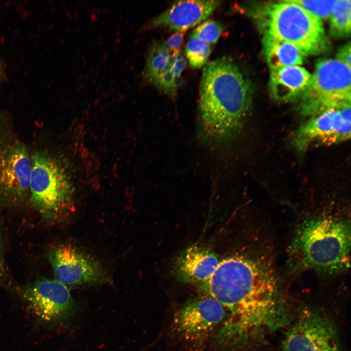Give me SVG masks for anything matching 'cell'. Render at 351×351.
<instances>
[{
  "instance_id": "cell-11",
  "label": "cell",
  "mask_w": 351,
  "mask_h": 351,
  "mask_svg": "<svg viewBox=\"0 0 351 351\" xmlns=\"http://www.w3.org/2000/svg\"><path fill=\"white\" fill-rule=\"evenodd\" d=\"M20 292L31 312L43 322H63L76 312L67 286L56 279H38L26 285Z\"/></svg>"
},
{
  "instance_id": "cell-18",
  "label": "cell",
  "mask_w": 351,
  "mask_h": 351,
  "mask_svg": "<svg viewBox=\"0 0 351 351\" xmlns=\"http://www.w3.org/2000/svg\"><path fill=\"white\" fill-rule=\"evenodd\" d=\"M350 0H336L330 16V33L336 39L347 38L351 31Z\"/></svg>"
},
{
  "instance_id": "cell-19",
  "label": "cell",
  "mask_w": 351,
  "mask_h": 351,
  "mask_svg": "<svg viewBox=\"0 0 351 351\" xmlns=\"http://www.w3.org/2000/svg\"><path fill=\"white\" fill-rule=\"evenodd\" d=\"M210 44L198 39L190 37L185 46V54L190 66L194 69L204 66L210 55Z\"/></svg>"
},
{
  "instance_id": "cell-24",
  "label": "cell",
  "mask_w": 351,
  "mask_h": 351,
  "mask_svg": "<svg viewBox=\"0 0 351 351\" xmlns=\"http://www.w3.org/2000/svg\"><path fill=\"white\" fill-rule=\"evenodd\" d=\"M3 237L2 227L0 218V281L5 274V265L3 255Z\"/></svg>"
},
{
  "instance_id": "cell-22",
  "label": "cell",
  "mask_w": 351,
  "mask_h": 351,
  "mask_svg": "<svg viewBox=\"0 0 351 351\" xmlns=\"http://www.w3.org/2000/svg\"><path fill=\"white\" fill-rule=\"evenodd\" d=\"M183 32H176L168 39L163 41L164 45L170 54L180 52V48L183 41Z\"/></svg>"
},
{
  "instance_id": "cell-2",
  "label": "cell",
  "mask_w": 351,
  "mask_h": 351,
  "mask_svg": "<svg viewBox=\"0 0 351 351\" xmlns=\"http://www.w3.org/2000/svg\"><path fill=\"white\" fill-rule=\"evenodd\" d=\"M199 89L200 139L210 145L230 142L240 133L249 111L251 82L232 59L223 57L204 68Z\"/></svg>"
},
{
  "instance_id": "cell-23",
  "label": "cell",
  "mask_w": 351,
  "mask_h": 351,
  "mask_svg": "<svg viewBox=\"0 0 351 351\" xmlns=\"http://www.w3.org/2000/svg\"><path fill=\"white\" fill-rule=\"evenodd\" d=\"M351 43L349 42L339 48L336 56V59L343 62L350 68L351 59Z\"/></svg>"
},
{
  "instance_id": "cell-6",
  "label": "cell",
  "mask_w": 351,
  "mask_h": 351,
  "mask_svg": "<svg viewBox=\"0 0 351 351\" xmlns=\"http://www.w3.org/2000/svg\"><path fill=\"white\" fill-rule=\"evenodd\" d=\"M226 316L224 306L208 295L191 300L175 312L170 337L184 351H202Z\"/></svg>"
},
{
  "instance_id": "cell-14",
  "label": "cell",
  "mask_w": 351,
  "mask_h": 351,
  "mask_svg": "<svg viewBox=\"0 0 351 351\" xmlns=\"http://www.w3.org/2000/svg\"><path fill=\"white\" fill-rule=\"evenodd\" d=\"M219 261L212 251L199 245L185 250L177 258L175 273L184 282L201 287L216 270Z\"/></svg>"
},
{
  "instance_id": "cell-9",
  "label": "cell",
  "mask_w": 351,
  "mask_h": 351,
  "mask_svg": "<svg viewBox=\"0 0 351 351\" xmlns=\"http://www.w3.org/2000/svg\"><path fill=\"white\" fill-rule=\"evenodd\" d=\"M351 137V104L326 109L309 117L296 129L292 144L300 151L338 144Z\"/></svg>"
},
{
  "instance_id": "cell-13",
  "label": "cell",
  "mask_w": 351,
  "mask_h": 351,
  "mask_svg": "<svg viewBox=\"0 0 351 351\" xmlns=\"http://www.w3.org/2000/svg\"><path fill=\"white\" fill-rule=\"evenodd\" d=\"M221 2L215 0L176 1L149 21L145 27H167L176 32H184L207 19L220 5Z\"/></svg>"
},
{
  "instance_id": "cell-15",
  "label": "cell",
  "mask_w": 351,
  "mask_h": 351,
  "mask_svg": "<svg viewBox=\"0 0 351 351\" xmlns=\"http://www.w3.org/2000/svg\"><path fill=\"white\" fill-rule=\"evenodd\" d=\"M311 79V74L298 65L272 70L269 80L270 93L275 99L279 101L300 99Z\"/></svg>"
},
{
  "instance_id": "cell-16",
  "label": "cell",
  "mask_w": 351,
  "mask_h": 351,
  "mask_svg": "<svg viewBox=\"0 0 351 351\" xmlns=\"http://www.w3.org/2000/svg\"><path fill=\"white\" fill-rule=\"evenodd\" d=\"M263 44L266 59L271 69L301 65L306 55L294 45L264 34Z\"/></svg>"
},
{
  "instance_id": "cell-12",
  "label": "cell",
  "mask_w": 351,
  "mask_h": 351,
  "mask_svg": "<svg viewBox=\"0 0 351 351\" xmlns=\"http://www.w3.org/2000/svg\"><path fill=\"white\" fill-rule=\"evenodd\" d=\"M283 348L284 351H341L335 327L315 312L300 316L285 336Z\"/></svg>"
},
{
  "instance_id": "cell-21",
  "label": "cell",
  "mask_w": 351,
  "mask_h": 351,
  "mask_svg": "<svg viewBox=\"0 0 351 351\" xmlns=\"http://www.w3.org/2000/svg\"><path fill=\"white\" fill-rule=\"evenodd\" d=\"M290 1L301 6L310 13L321 19L330 18L335 0H289Z\"/></svg>"
},
{
  "instance_id": "cell-3",
  "label": "cell",
  "mask_w": 351,
  "mask_h": 351,
  "mask_svg": "<svg viewBox=\"0 0 351 351\" xmlns=\"http://www.w3.org/2000/svg\"><path fill=\"white\" fill-rule=\"evenodd\" d=\"M350 250V214L323 209L299 220L289 246V265L294 271L336 275L349 268Z\"/></svg>"
},
{
  "instance_id": "cell-5",
  "label": "cell",
  "mask_w": 351,
  "mask_h": 351,
  "mask_svg": "<svg viewBox=\"0 0 351 351\" xmlns=\"http://www.w3.org/2000/svg\"><path fill=\"white\" fill-rule=\"evenodd\" d=\"M262 19L264 34L294 45L306 56L317 55L328 48L321 20L289 0L267 5Z\"/></svg>"
},
{
  "instance_id": "cell-4",
  "label": "cell",
  "mask_w": 351,
  "mask_h": 351,
  "mask_svg": "<svg viewBox=\"0 0 351 351\" xmlns=\"http://www.w3.org/2000/svg\"><path fill=\"white\" fill-rule=\"evenodd\" d=\"M27 204L47 224L69 218L74 211V190L62 160L46 148L31 152Z\"/></svg>"
},
{
  "instance_id": "cell-20",
  "label": "cell",
  "mask_w": 351,
  "mask_h": 351,
  "mask_svg": "<svg viewBox=\"0 0 351 351\" xmlns=\"http://www.w3.org/2000/svg\"><path fill=\"white\" fill-rule=\"evenodd\" d=\"M223 27L219 22L208 20L202 22L192 32L190 37L195 38L210 44L215 43L220 37Z\"/></svg>"
},
{
  "instance_id": "cell-17",
  "label": "cell",
  "mask_w": 351,
  "mask_h": 351,
  "mask_svg": "<svg viewBox=\"0 0 351 351\" xmlns=\"http://www.w3.org/2000/svg\"><path fill=\"white\" fill-rule=\"evenodd\" d=\"M171 54L162 41L153 42L149 47L146 57L142 78L144 82L153 85L168 68Z\"/></svg>"
},
{
  "instance_id": "cell-7",
  "label": "cell",
  "mask_w": 351,
  "mask_h": 351,
  "mask_svg": "<svg viewBox=\"0 0 351 351\" xmlns=\"http://www.w3.org/2000/svg\"><path fill=\"white\" fill-rule=\"evenodd\" d=\"M0 118V207H20L29 196L31 152Z\"/></svg>"
},
{
  "instance_id": "cell-1",
  "label": "cell",
  "mask_w": 351,
  "mask_h": 351,
  "mask_svg": "<svg viewBox=\"0 0 351 351\" xmlns=\"http://www.w3.org/2000/svg\"><path fill=\"white\" fill-rule=\"evenodd\" d=\"M225 308L222 331L249 342L286 321L274 249L265 235L250 253L225 258L201 287Z\"/></svg>"
},
{
  "instance_id": "cell-8",
  "label": "cell",
  "mask_w": 351,
  "mask_h": 351,
  "mask_svg": "<svg viewBox=\"0 0 351 351\" xmlns=\"http://www.w3.org/2000/svg\"><path fill=\"white\" fill-rule=\"evenodd\" d=\"M351 68L336 59L318 60L310 84L300 98V113L310 117L351 104Z\"/></svg>"
},
{
  "instance_id": "cell-10",
  "label": "cell",
  "mask_w": 351,
  "mask_h": 351,
  "mask_svg": "<svg viewBox=\"0 0 351 351\" xmlns=\"http://www.w3.org/2000/svg\"><path fill=\"white\" fill-rule=\"evenodd\" d=\"M48 258L55 279L66 286L99 284L108 280L101 263L72 244L63 243L51 248Z\"/></svg>"
}]
</instances>
